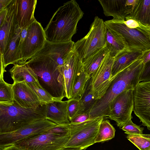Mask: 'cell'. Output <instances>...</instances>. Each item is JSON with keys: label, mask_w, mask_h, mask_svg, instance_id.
I'll return each mask as SVG.
<instances>
[{"label": "cell", "mask_w": 150, "mask_h": 150, "mask_svg": "<svg viewBox=\"0 0 150 150\" xmlns=\"http://www.w3.org/2000/svg\"><path fill=\"white\" fill-rule=\"evenodd\" d=\"M144 64L141 58L134 62L115 77L105 94L97 100L89 112L90 119L108 117L112 103L123 92L134 90L140 82Z\"/></svg>", "instance_id": "obj_1"}, {"label": "cell", "mask_w": 150, "mask_h": 150, "mask_svg": "<svg viewBox=\"0 0 150 150\" xmlns=\"http://www.w3.org/2000/svg\"><path fill=\"white\" fill-rule=\"evenodd\" d=\"M83 14L75 0L64 3L54 13L44 29L46 40L53 42L72 41L78 23Z\"/></svg>", "instance_id": "obj_2"}, {"label": "cell", "mask_w": 150, "mask_h": 150, "mask_svg": "<svg viewBox=\"0 0 150 150\" xmlns=\"http://www.w3.org/2000/svg\"><path fill=\"white\" fill-rule=\"evenodd\" d=\"M25 61L37 75L41 87L54 100L61 101L65 97L62 71L55 61L48 57L43 56Z\"/></svg>", "instance_id": "obj_3"}, {"label": "cell", "mask_w": 150, "mask_h": 150, "mask_svg": "<svg viewBox=\"0 0 150 150\" xmlns=\"http://www.w3.org/2000/svg\"><path fill=\"white\" fill-rule=\"evenodd\" d=\"M46 119V104L35 109L22 108L15 102L10 105L0 104V134L12 132Z\"/></svg>", "instance_id": "obj_4"}, {"label": "cell", "mask_w": 150, "mask_h": 150, "mask_svg": "<svg viewBox=\"0 0 150 150\" xmlns=\"http://www.w3.org/2000/svg\"><path fill=\"white\" fill-rule=\"evenodd\" d=\"M72 127L70 123L57 125L40 135L14 144L25 150H60L65 147L70 139Z\"/></svg>", "instance_id": "obj_5"}, {"label": "cell", "mask_w": 150, "mask_h": 150, "mask_svg": "<svg viewBox=\"0 0 150 150\" xmlns=\"http://www.w3.org/2000/svg\"><path fill=\"white\" fill-rule=\"evenodd\" d=\"M106 28L103 20L96 16L88 33L74 42L73 49L80 57L82 63L106 45Z\"/></svg>", "instance_id": "obj_6"}, {"label": "cell", "mask_w": 150, "mask_h": 150, "mask_svg": "<svg viewBox=\"0 0 150 150\" xmlns=\"http://www.w3.org/2000/svg\"><path fill=\"white\" fill-rule=\"evenodd\" d=\"M103 120V117H98L72 124L71 136L65 147L79 148L85 150L95 144L100 125Z\"/></svg>", "instance_id": "obj_7"}, {"label": "cell", "mask_w": 150, "mask_h": 150, "mask_svg": "<svg viewBox=\"0 0 150 150\" xmlns=\"http://www.w3.org/2000/svg\"><path fill=\"white\" fill-rule=\"evenodd\" d=\"M57 125L46 119L36 121L12 132L0 134V148L36 136Z\"/></svg>", "instance_id": "obj_8"}, {"label": "cell", "mask_w": 150, "mask_h": 150, "mask_svg": "<svg viewBox=\"0 0 150 150\" xmlns=\"http://www.w3.org/2000/svg\"><path fill=\"white\" fill-rule=\"evenodd\" d=\"M108 28L120 34L125 39L128 49L147 52L150 50V37L135 29L127 27L123 23L111 20L104 21Z\"/></svg>", "instance_id": "obj_9"}, {"label": "cell", "mask_w": 150, "mask_h": 150, "mask_svg": "<svg viewBox=\"0 0 150 150\" xmlns=\"http://www.w3.org/2000/svg\"><path fill=\"white\" fill-rule=\"evenodd\" d=\"M114 58L109 53L88 81V87L97 100L103 96L114 79L112 74Z\"/></svg>", "instance_id": "obj_10"}, {"label": "cell", "mask_w": 150, "mask_h": 150, "mask_svg": "<svg viewBox=\"0 0 150 150\" xmlns=\"http://www.w3.org/2000/svg\"><path fill=\"white\" fill-rule=\"evenodd\" d=\"M134 90L125 91L117 96L111 105L109 117L122 128L132 118L134 110Z\"/></svg>", "instance_id": "obj_11"}, {"label": "cell", "mask_w": 150, "mask_h": 150, "mask_svg": "<svg viewBox=\"0 0 150 150\" xmlns=\"http://www.w3.org/2000/svg\"><path fill=\"white\" fill-rule=\"evenodd\" d=\"M135 115L150 131V81L139 82L134 90Z\"/></svg>", "instance_id": "obj_12"}, {"label": "cell", "mask_w": 150, "mask_h": 150, "mask_svg": "<svg viewBox=\"0 0 150 150\" xmlns=\"http://www.w3.org/2000/svg\"><path fill=\"white\" fill-rule=\"evenodd\" d=\"M46 40L44 30L36 20L28 25L26 37L21 45L23 61L30 59L42 49Z\"/></svg>", "instance_id": "obj_13"}, {"label": "cell", "mask_w": 150, "mask_h": 150, "mask_svg": "<svg viewBox=\"0 0 150 150\" xmlns=\"http://www.w3.org/2000/svg\"><path fill=\"white\" fill-rule=\"evenodd\" d=\"M105 16H111L112 21L123 23L131 14L138 0H98Z\"/></svg>", "instance_id": "obj_14"}, {"label": "cell", "mask_w": 150, "mask_h": 150, "mask_svg": "<svg viewBox=\"0 0 150 150\" xmlns=\"http://www.w3.org/2000/svg\"><path fill=\"white\" fill-rule=\"evenodd\" d=\"M82 65L81 59L73 49L65 59L63 65L60 67L64 78L65 97L68 100L72 98L78 73Z\"/></svg>", "instance_id": "obj_15"}, {"label": "cell", "mask_w": 150, "mask_h": 150, "mask_svg": "<svg viewBox=\"0 0 150 150\" xmlns=\"http://www.w3.org/2000/svg\"><path fill=\"white\" fill-rule=\"evenodd\" d=\"M74 42L72 41L63 42H53L46 40L43 47L31 58L39 56L48 57L54 60L60 67L73 48ZM31 59V58H30Z\"/></svg>", "instance_id": "obj_16"}, {"label": "cell", "mask_w": 150, "mask_h": 150, "mask_svg": "<svg viewBox=\"0 0 150 150\" xmlns=\"http://www.w3.org/2000/svg\"><path fill=\"white\" fill-rule=\"evenodd\" d=\"M13 84L14 102L19 106L26 108L35 109L43 105L36 94L25 82L13 83Z\"/></svg>", "instance_id": "obj_17"}, {"label": "cell", "mask_w": 150, "mask_h": 150, "mask_svg": "<svg viewBox=\"0 0 150 150\" xmlns=\"http://www.w3.org/2000/svg\"><path fill=\"white\" fill-rule=\"evenodd\" d=\"M16 0H12L8 6L7 17L0 26V53L3 54L5 50L15 33L18 26L16 11Z\"/></svg>", "instance_id": "obj_18"}, {"label": "cell", "mask_w": 150, "mask_h": 150, "mask_svg": "<svg viewBox=\"0 0 150 150\" xmlns=\"http://www.w3.org/2000/svg\"><path fill=\"white\" fill-rule=\"evenodd\" d=\"M37 0H16V18L21 29L25 28L36 20L34 13Z\"/></svg>", "instance_id": "obj_19"}, {"label": "cell", "mask_w": 150, "mask_h": 150, "mask_svg": "<svg viewBox=\"0 0 150 150\" xmlns=\"http://www.w3.org/2000/svg\"><path fill=\"white\" fill-rule=\"evenodd\" d=\"M20 30L21 29L18 25L3 54H0L5 70L8 65L14 64L23 60L21 49V39L19 35Z\"/></svg>", "instance_id": "obj_20"}, {"label": "cell", "mask_w": 150, "mask_h": 150, "mask_svg": "<svg viewBox=\"0 0 150 150\" xmlns=\"http://www.w3.org/2000/svg\"><path fill=\"white\" fill-rule=\"evenodd\" d=\"M148 52L127 49L119 53L114 58L112 71V78L114 79L119 73L141 59Z\"/></svg>", "instance_id": "obj_21"}, {"label": "cell", "mask_w": 150, "mask_h": 150, "mask_svg": "<svg viewBox=\"0 0 150 150\" xmlns=\"http://www.w3.org/2000/svg\"><path fill=\"white\" fill-rule=\"evenodd\" d=\"M67 107V100L54 101L46 104L47 119L57 125L70 123Z\"/></svg>", "instance_id": "obj_22"}, {"label": "cell", "mask_w": 150, "mask_h": 150, "mask_svg": "<svg viewBox=\"0 0 150 150\" xmlns=\"http://www.w3.org/2000/svg\"><path fill=\"white\" fill-rule=\"evenodd\" d=\"M9 72L13 83L24 81L28 83L39 84L37 75L25 61L14 64V66L9 70Z\"/></svg>", "instance_id": "obj_23"}, {"label": "cell", "mask_w": 150, "mask_h": 150, "mask_svg": "<svg viewBox=\"0 0 150 150\" xmlns=\"http://www.w3.org/2000/svg\"><path fill=\"white\" fill-rule=\"evenodd\" d=\"M105 36L106 44L112 57H114L120 52L128 49L125 39L120 34L107 28Z\"/></svg>", "instance_id": "obj_24"}, {"label": "cell", "mask_w": 150, "mask_h": 150, "mask_svg": "<svg viewBox=\"0 0 150 150\" xmlns=\"http://www.w3.org/2000/svg\"><path fill=\"white\" fill-rule=\"evenodd\" d=\"M129 19L135 20L150 28V0H138L132 13L125 20Z\"/></svg>", "instance_id": "obj_25"}, {"label": "cell", "mask_w": 150, "mask_h": 150, "mask_svg": "<svg viewBox=\"0 0 150 150\" xmlns=\"http://www.w3.org/2000/svg\"><path fill=\"white\" fill-rule=\"evenodd\" d=\"M109 51L106 45L102 49L82 63L84 70L90 77L91 75L98 68Z\"/></svg>", "instance_id": "obj_26"}, {"label": "cell", "mask_w": 150, "mask_h": 150, "mask_svg": "<svg viewBox=\"0 0 150 150\" xmlns=\"http://www.w3.org/2000/svg\"><path fill=\"white\" fill-rule=\"evenodd\" d=\"M115 131L109 120H103L100 125L95 143L111 139L115 137Z\"/></svg>", "instance_id": "obj_27"}, {"label": "cell", "mask_w": 150, "mask_h": 150, "mask_svg": "<svg viewBox=\"0 0 150 150\" xmlns=\"http://www.w3.org/2000/svg\"><path fill=\"white\" fill-rule=\"evenodd\" d=\"M97 100L91 90L88 87L87 82L85 91L79 99V109L77 115L83 113H89Z\"/></svg>", "instance_id": "obj_28"}, {"label": "cell", "mask_w": 150, "mask_h": 150, "mask_svg": "<svg viewBox=\"0 0 150 150\" xmlns=\"http://www.w3.org/2000/svg\"><path fill=\"white\" fill-rule=\"evenodd\" d=\"M89 78L90 77L84 70L82 65L78 73L73 90L72 98H81Z\"/></svg>", "instance_id": "obj_29"}, {"label": "cell", "mask_w": 150, "mask_h": 150, "mask_svg": "<svg viewBox=\"0 0 150 150\" xmlns=\"http://www.w3.org/2000/svg\"><path fill=\"white\" fill-rule=\"evenodd\" d=\"M13 84L5 82L4 77H0V104L12 105L14 103Z\"/></svg>", "instance_id": "obj_30"}, {"label": "cell", "mask_w": 150, "mask_h": 150, "mask_svg": "<svg viewBox=\"0 0 150 150\" xmlns=\"http://www.w3.org/2000/svg\"><path fill=\"white\" fill-rule=\"evenodd\" d=\"M127 139L139 150H150V134H134L126 132Z\"/></svg>", "instance_id": "obj_31"}, {"label": "cell", "mask_w": 150, "mask_h": 150, "mask_svg": "<svg viewBox=\"0 0 150 150\" xmlns=\"http://www.w3.org/2000/svg\"><path fill=\"white\" fill-rule=\"evenodd\" d=\"M38 97L42 105L46 104L54 100V98L40 86V84L26 82Z\"/></svg>", "instance_id": "obj_32"}, {"label": "cell", "mask_w": 150, "mask_h": 150, "mask_svg": "<svg viewBox=\"0 0 150 150\" xmlns=\"http://www.w3.org/2000/svg\"><path fill=\"white\" fill-rule=\"evenodd\" d=\"M67 113L70 122L78 113L79 109V99L72 98L67 100Z\"/></svg>", "instance_id": "obj_33"}, {"label": "cell", "mask_w": 150, "mask_h": 150, "mask_svg": "<svg viewBox=\"0 0 150 150\" xmlns=\"http://www.w3.org/2000/svg\"><path fill=\"white\" fill-rule=\"evenodd\" d=\"M128 28L137 30L150 37V28L132 19L126 20L123 23Z\"/></svg>", "instance_id": "obj_34"}, {"label": "cell", "mask_w": 150, "mask_h": 150, "mask_svg": "<svg viewBox=\"0 0 150 150\" xmlns=\"http://www.w3.org/2000/svg\"><path fill=\"white\" fill-rule=\"evenodd\" d=\"M125 132L134 134H143L144 128L140 127L133 122L132 119L130 120L127 123L124 125L121 129Z\"/></svg>", "instance_id": "obj_35"}, {"label": "cell", "mask_w": 150, "mask_h": 150, "mask_svg": "<svg viewBox=\"0 0 150 150\" xmlns=\"http://www.w3.org/2000/svg\"><path fill=\"white\" fill-rule=\"evenodd\" d=\"M150 81V60L144 64L141 72L139 81Z\"/></svg>", "instance_id": "obj_36"}, {"label": "cell", "mask_w": 150, "mask_h": 150, "mask_svg": "<svg viewBox=\"0 0 150 150\" xmlns=\"http://www.w3.org/2000/svg\"><path fill=\"white\" fill-rule=\"evenodd\" d=\"M90 119L89 113H83L76 115L70 122L71 124H76L82 123Z\"/></svg>", "instance_id": "obj_37"}, {"label": "cell", "mask_w": 150, "mask_h": 150, "mask_svg": "<svg viewBox=\"0 0 150 150\" xmlns=\"http://www.w3.org/2000/svg\"><path fill=\"white\" fill-rule=\"evenodd\" d=\"M8 9L7 7L6 8L0 11V26L5 21L8 14Z\"/></svg>", "instance_id": "obj_38"}, {"label": "cell", "mask_w": 150, "mask_h": 150, "mask_svg": "<svg viewBox=\"0 0 150 150\" xmlns=\"http://www.w3.org/2000/svg\"><path fill=\"white\" fill-rule=\"evenodd\" d=\"M28 32V27L21 29L19 33L21 39V45L24 41L26 37Z\"/></svg>", "instance_id": "obj_39"}, {"label": "cell", "mask_w": 150, "mask_h": 150, "mask_svg": "<svg viewBox=\"0 0 150 150\" xmlns=\"http://www.w3.org/2000/svg\"><path fill=\"white\" fill-rule=\"evenodd\" d=\"M12 0H0V11L6 8Z\"/></svg>", "instance_id": "obj_40"}, {"label": "cell", "mask_w": 150, "mask_h": 150, "mask_svg": "<svg viewBox=\"0 0 150 150\" xmlns=\"http://www.w3.org/2000/svg\"><path fill=\"white\" fill-rule=\"evenodd\" d=\"M0 150H25L14 144L0 148Z\"/></svg>", "instance_id": "obj_41"}, {"label": "cell", "mask_w": 150, "mask_h": 150, "mask_svg": "<svg viewBox=\"0 0 150 150\" xmlns=\"http://www.w3.org/2000/svg\"><path fill=\"white\" fill-rule=\"evenodd\" d=\"M150 60V50L145 54L143 57V63L144 64Z\"/></svg>", "instance_id": "obj_42"}, {"label": "cell", "mask_w": 150, "mask_h": 150, "mask_svg": "<svg viewBox=\"0 0 150 150\" xmlns=\"http://www.w3.org/2000/svg\"><path fill=\"white\" fill-rule=\"evenodd\" d=\"M81 148L70 147H64L60 150H82Z\"/></svg>", "instance_id": "obj_43"}]
</instances>
